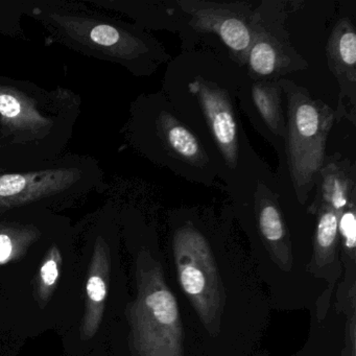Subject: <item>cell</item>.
Here are the masks:
<instances>
[{
    "label": "cell",
    "mask_w": 356,
    "mask_h": 356,
    "mask_svg": "<svg viewBox=\"0 0 356 356\" xmlns=\"http://www.w3.org/2000/svg\"><path fill=\"white\" fill-rule=\"evenodd\" d=\"M279 83L287 99L285 147L289 172L298 199L303 204L326 159L327 137L335 112L291 81L280 79Z\"/></svg>",
    "instance_id": "obj_1"
},
{
    "label": "cell",
    "mask_w": 356,
    "mask_h": 356,
    "mask_svg": "<svg viewBox=\"0 0 356 356\" xmlns=\"http://www.w3.org/2000/svg\"><path fill=\"white\" fill-rule=\"evenodd\" d=\"M285 5L283 1H264L254 10L253 39L245 61L253 80L279 81L285 74L307 68V62L289 40Z\"/></svg>",
    "instance_id": "obj_2"
},
{
    "label": "cell",
    "mask_w": 356,
    "mask_h": 356,
    "mask_svg": "<svg viewBox=\"0 0 356 356\" xmlns=\"http://www.w3.org/2000/svg\"><path fill=\"white\" fill-rule=\"evenodd\" d=\"M189 17V26L201 34H214L230 51L231 59L245 66L253 39L254 10L248 1L212 3L201 0L177 1Z\"/></svg>",
    "instance_id": "obj_3"
},
{
    "label": "cell",
    "mask_w": 356,
    "mask_h": 356,
    "mask_svg": "<svg viewBox=\"0 0 356 356\" xmlns=\"http://www.w3.org/2000/svg\"><path fill=\"white\" fill-rule=\"evenodd\" d=\"M49 18L72 40L120 61H133L159 51L155 43L149 44L147 39L120 26L76 15L53 13Z\"/></svg>",
    "instance_id": "obj_4"
},
{
    "label": "cell",
    "mask_w": 356,
    "mask_h": 356,
    "mask_svg": "<svg viewBox=\"0 0 356 356\" xmlns=\"http://www.w3.org/2000/svg\"><path fill=\"white\" fill-rule=\"evenodd\" d=\"M189 90L197 97L208 128L229 168L238 163V129L230 95L226 90L197 76Z\"/></svg>",
    "instance_id": "obj_5"
},
{
    "label": "cell",
    "mask_w": 356,
    "mask_h": 356,
    "mask_svg": "<svg viewBox=\"0 0 356 356\" xmlns=\"http://www.w3.org/2000/svg\"><path fill=\"white\" fill-rule=\"evenodd\" d=\"M82 177L76 168L0 175V210L12 209L63 193Z\"/></svg>",
    "instance_id": "obj_6"
},
{
    "label": "cell",
    "mask_w": 356,
    "mask_h": 356,
    "mask_svg": "<svg viewBox=\"0 0 356 356\" xmlns=\"http://www.w3.org/2000/svg\"><path fill=\"white\" fill-rule=\"evenodd\" d=\"M330 72L339 86L335 120L347 118L355 124L356 118V32L351 20L343 18L335 24L326 47Z\"/></svg>",
    "instance_id": "obj_7"
},
{
    "label": "cell",
    "mask_w": 356,
    "mask_h": 356,
    "mask_svg": "<svg viewBox=\"0 0 356 356\" xmlns=\"http://www.w3.org/2000/svg\"><path fill=\"white\" fill-rule=\"evenodd\" d=\"M140 343L145 356H176L163 337L175 346L178 309L174 296L165 289L149 291L141 303Z\"/></svg>",
    "instance_id": "obj_8"
},
{
    "label": "cell",
    "mask_w": 356,
    "mask_h": 356,
    "mask_svg": "<svg viewBox=\"0 0 356 356\" xmlns=\"http://www.w3.org/2000/svg\"><path fill=\"white\" fill-rule=\"evenodd\" d=\"M0 122L13 143L40 140L51 133L54 122L40 113L36 102L11 86L0 84Z\"/></svg>",
    "instance_id": "obj_9"
},
{
    "label": "cell",
    "mask_w": 356,
    "mask_h": 356,
    "mask_svg": "<svg viewBox=\"0 0 356 356\" xmlns=\"http://www.w3.org/2000/svg\"><path fill=\"white\" fill-rule=\"evenodd\" d=\"M355 166L339 154L325 159L318 172V193L310 205V213H316L321 204L328 206L339 216L356 201Z\"/></svg>",
    "instance_id": "obj_10"
},
{
    "label": "cell",
    "mask_w": 356,
    "mask_h": 356,
    "mask_svg": "<svg viewBox=\"0 0 356 356\" xmlns=\"http://www.w3.org/2000/svg\"><path fill=\"white\" fill-rule=\"evenodd\" d=\"M159 133L162 143L176 158L195 168L206 166L208 157L199 139L177 118H172L170 114L162 115L160 118Z\"/></svg>",
    "instance_id": "obj_11"
},
{
    "label": "cell",
    "mask_w": 356,
    "mask_h": 356,
    "mask_svg": "<svg viewBox=\"0 0 356 356\" xmlns=\"http://www.w3.org/2000/svg\"><path fill=\"white\" fill-rule=\"evenodd\" d=\"M252 99L258 115L266 128L281 137L286 138V120L282 110V88L279 81H256L251 89Z\"/></svg>",
    "instance_id": "obj_12"
},
{
    "label": "cell",
    "mask_w": 356,
    "mask_h": 356,
    "mask_svg": "<svg viewBox=\"0 0 356 356\" xmlns=\"http://www.w3.org/2000/svg\"><path fill=\"white\" fill-rule=\"evenodd\" d=\"M318 226L316 230V245L321 252L330 253L334 249L339 235V218L328 206L321 204L316 209Z\"/></svg>",
    "instance_id": "obj_13"
},
{
    "label": "cell",
    "mask_w": 356,
    "mask_h": 356,
    "mask_svg": "<svg viewBox=\"0 0 356 356\" xmlns=\"http://www.w3.org/2000/svg\"><path fill=\"white\" fill-rule=\"evenodd\" d=\"M35 236V229L31 227L3 226L0 225V264L10 259L15 248V241Z\"/></svg>",
    "instance_id": "obj_14"
},
{
    "label": "cell",
    "mask_w": 356,
    "mask_h": 356,
    "mask_svg": "<svg viewBox=\"0 0 356 356\" xmlns=\"http://www.w3.org/2000/svg\"><path fill=\"white\" fill-rule=\"evenodd\" d=\"M356 206L355 203L348 206L339 218V233L343 239L345 247L354 250L356 243Z\"/></svg>",
    "instance_id": "obj_15"
},
{
    "label": "cell",
    "mask_w": 356,
    "mask_h": 356,
    "mask_svg": "<svg viewBox=\"0 0 356 356\" xmlns=\"http://www.w3.org/2000/svg\"><path fill=\"white\" fill-rule=\"evenodd\" d=\"M107 293V286H106L105 280L99 275H91L89 277L88 283H87V293L91 303L95 305H101L103 304Z\"/></svg>",
    "instance_id": "obj_16"
},
{
    "label": "cell",
    "mask_w": 356,
    "mask_h": 356,
    "mask_svg": "<svg viewBox=\"0 0 356 356\" xmlns=\"http://www.w3.org/2000/svg\"><path fill=\"white\" fill-rule=\"evenodd\" d=\"M59 276V270H58V264L54 258H49L44 266L41 268V280L45 287H51L55 284Z\"/></svg>",
    "instance_id": "obj_17"
}]
</instances>
